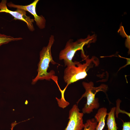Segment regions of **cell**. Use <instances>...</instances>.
I'll use <instances>...</instances> for the list:
<instances>
[{
  "label": "cell",
  "instance_id": "cell-6",
  "mask_svg": "<svg viewBox=\"0 0 130 130\" xmlns=\"http://www.w3.org/2000/svg\"><path fill=\"white\" fill-rule=\"evenodd\" d=\"M39 1L35 0L30 4L24 6L15 4L10 2L7 3V5L10 8L21 9L28 11L33 16L34 20L37 26L40 29H43L46 27V20L43 16H39L37 13L36 6Z\"/></svg>",
  "mask_w": 130,
  "mask_h": 130
},
{
  "label": "cell",
  "instance_id": "cell-8",
  "mask_svg": "<svg viewBox=\"0 0 130 130\" xmlns=\"http://www.w3.org/2000/svg\"><path fill=\"white\" fill-rule=\"evenodd\" d=\"M107 110L105 107L99 109L95 116V118L98 122L95 130H103L105 125L106 116L108 115Z\"/></svg>",
  "mask_w": 130,
  "mask_h": 130
},
{
  "label": "cell",
  "instance_id": "cell-10",
  "mask_svg": "<svg viewBox=\"0 0 130 130\" xmlns=\"http://www.w3.org/2000/svg\"><path fill=\"white\" fill-rule=\"evenodd\" d=\"M21 37L14 38L9 35L0 33V46L10 42L22 39Z\"/></svg>",
  "mask_w": 130,
  "mask_h": 130
},
{
  "label": "cell",
  "instance_id": "cell-5",
  "mask_svg": "<svg viewBox=\"0 0 130 130\" xmlns=\"http://www.w3.org/2000/svg\"><path fill=\"white\" fill-rule=\"evenodd\" d=\"M7 1L2 0L0 2V13H9L14 17L15 20H19L25 22L29 30L32 32L35 30L33 23L34 19L26 15V11L17 8L15 11L9 9L7 6Z\"/></svg>",
  "mask_w": 130,
  "mask_h": 130
},
{
  "label": "cell",
  "instance_id": "cell-3",
  "mask_svg": "<svg viewBox=\"0 0 130 130\" xmlns=\"http://www.w3.org/2000/svg\"><path fill=\"white\" fill-rule=\"evenodd\" d=\"M95 36L88 35L85 39H81L75 42L72 39H70L67 42L64 48L60 52L59 59L63 60L65 65L67 66L74 64L72 59L76 52L81 50L84 55L83 48L85 45L94 41Z\"/></svg>",
  "mask_w": 130,
  "mask_h": 130
},
{
  "label": "cell",
  "instance_id": "cell-2",
  "mask_svg": "<svg viewBox=\"0 0 130 130\" xmlns=\"http://www.w3.org/2000/svg\"><path fill=\"white\" fill-rule=\"evenodd\" d=\"M95 61L92 58H87L86 62L83 64L75 61L73 64L67 66L64 70L63 77L64 81L67 84L65 88L72 83L85 78L87 75L88 70L96 63Z\"/></svg>",
  "mask_w": 130,
  "mask_h": 130
},
{
  "label": "cell",
  "instance_id": "cell-11",
  "mask_svg": "<svg viewBox=\"0 0 130 130\" xmlns=\"http://www.w3.org/2000/svg\"><path fill=\"white\" fill-rule=\"evenodd\" d=\"M98 124L95 118L88 119L84 124L83 130H95Z\"/></svg>",
  "mask_w": 130,
  "mask_h": 130
},
{
  "label": "cell",
  "instance_id": "cell-13",
  "mask_svg": "<svg viewBox=\"0 0 130 130\" xmlns=\"http://www.w3.org/2000/svg\"><path fill=\"white\" fill-rule=\"evenodd\" d=\"M15 123H14L12 124L11 126H12V128L11 129V130H13V128L15 126V125L16 124H15Z\"/></svg>",
  "mask_w": 130,
  "mask_h": 130
},
{
  "label": "cell",
  "instance_id": "cell-12",
  "mask_svg": "<svg viewBox=\"0 0 130 130\" xmlns=\"http://www.w3.org/2000/svg\"><path fill=\"white\" fill-rule=\"evenodd\" d=\"M122 130H130V122H123Z\"/></svg>",
  "mask_w": 130,
  "mask_h": 130
},
{
  "label": "cell",
  "instance_id": "cell-4",
  "mask_svg": "<svg viewBox=\"0 0 130 130\" xmlns=\"http://www.w3.org/2000/svg\"><path fill=\"white\" fill-rule=\"evenodd\" d=\"M82 85L85 90V92L77 102L78 104L83 97L86 98L87 102L82 109L84 114H90L94 109H98L99 107L98 99L95 97L96 94L102 91L106 93L108 87L106 85L102 84L98 87L94 86L93 82L89 83L83 82Z\"/></svg>",
  "mask_w": 130,
  "mask_h": 130
},
{
  "label": "cell",
  "instance_id": "cell-1",
  "mask_svg": "<svg viewBox=\"0 0 130 130\" xmlns=\"http://www.w3.org/2000/svg\"><path fill=\"white\" fill-rule=\"evenodd\" d=\"M54 41V37L51 35L49 38L47 45L44 47L39 53V61L38 64L37 74L32 80V84H34L39 80H53L56 84L58 83V78L55 75L53 70L47 72L50 63L53 65L58 63L53 59L51 52V48Z\"/></svg>",
  "mask_w": 130,
  "mask_h": 130
},
{
  "label": "cell",
  "instance_id": "cell-7",
  "mask_svg": "<svg viewBox=\"0 0 130 130\" xmlns=\"http://www.w3.org/2000/svg\"><path fill=\"white\" fill-rule=\"evenodd\" d=\"M84 114L80 112L77 105H74L69 111V120L65 130H82L84 126L83 119Z\"/></svg>",
  "mask_w": 130,
  "mask_h": 130
},
{
  "label": "cell",
  "instance_id": "cell-9",
  "mask_svg": "<svg viewBox=\"0 0 130 130\" xmlns=\"http://www.w3.org/2000/svg\"><path fill=\"white\" fill-rule=\"evenodd\" d=\"M115 111L116 107H113L108 113L107 122V130H117L118 128L117 126L115 116Z\"/></svg>",
  "mask_w": 130,
  "mask_h": 130
}]
</instances>
